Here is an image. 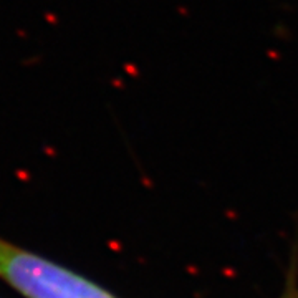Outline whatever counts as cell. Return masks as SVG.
Listing matches in <instances>:
<instances>
[{
	"label": "cell",
	"instance_id": "obj_1",
	"mask_svg": "<svg viewBox=\"0 0 298 298\" xmlns=\"http://www.w3.org/2000/svg\"><path fill=\"white\" fill-rule=\"evenodd\" d=\"M0 278L25 298H116L51 260L0 239Z\"/></svg>",
	"mask_w": 298,
	"mask_h": 298
},
{
	"label": "cell",
	"instance_id": "obj_2",
	"mask_svg": "<svg viewBox=\"0 0 298 298\" xmlns=\"http://www.w3.org/2000/svg\"><path fill=\"white\" fill-rule=\"evenodd\" d=\"M283 298H298V293H297V292L288 293V295H287V297H283Z\"/></svg>",
	"mask_w": 298,
	"mask_h": 298
}]
</instances>
